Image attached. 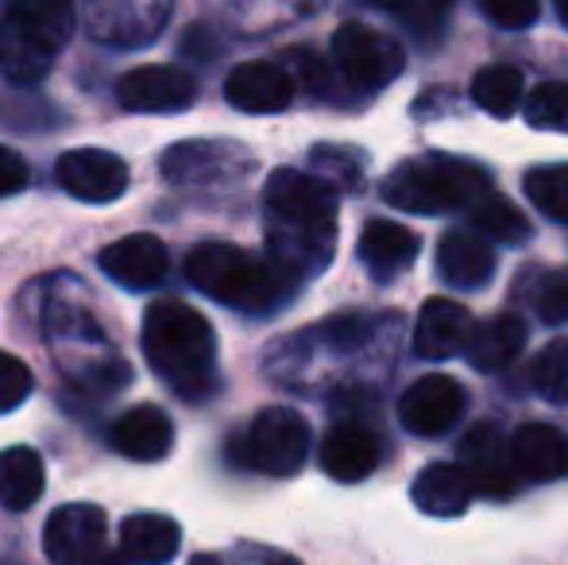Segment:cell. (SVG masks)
<instances>
[{
  "mask_svg": "<svg viewBox=\"0 0 568 565\" xmlns=\"http://www.w3.org/2000/svg\"><path fill=\"white\" fill-rule=\"evenodd\" d=\"M28 182H31L28 159H23L20 151H12V148H4V143H0V198L20 194Z\"/></svg>",
  "mask_w": 568,
  "mask_h": 565,
  "instance_id": "obj_40",
  "label": "cell"
},
{
  "mask_svg": "<svg viewBox=\"0 0 568 565\" xmlns=\"http://www.w3.org/2000/svg\"><path fill=\"white\" fill-rule=\"evenodd\" d=\"M333 249H337V225H283V221L267 225V256L298 283L325 272Z\"/></svg>",
  "mask_w": 568,
  "mask_h": 565,
  "instance_id": "obj_14",
  "label": "cell"
},
{
  "mask_svg": "<svg viewBox=\"0 0 568 565\" xmlns=\"http://www.w3.org/2000/svg\"><path fill=\"white\" fill-rule=\"evenodd\" d=\"M128 163L116 151L105 148H74L67 155H59L54 163V182H59L67 194H74L78 202H93L105 205L116 202L128 190Z\"/></svg>",
  "mask_w": 568,
  "mask_h": 565,
  "instance_id": "obj_8",
  "label": "cell"
},
{
  "mask_svg": "<svg viewBox=\"0 0 568 565\" xmlns=\"http://www.w3.org/2000/svg\"><path fill=\"white\" fill-rule=\"evenodd\" d=\"M128 113H186L197 101V78L182 67H135L116 82Z\"/></svg>",
  "mask_w": 568,
  "mask_h": 565,
  "instance_id": "obj_10",
  "label": "cell"
},
{
  "mask_svg": "<svg viewBox=\"0 0 568 565\" xmlns=\"http://www.w3.org/2000/svg\"><path fill=\"white\" fill-rule=\"evenodd\" d=\"M186 280L202 294H210L213 302L240 310V314H271L298 286V280L271 256H255V252L221 241L197 244L190 252Z\"/></svg>",
  "mask_w": 568,
  "mask_h": 565,
  "instance_id": "obj_2",
  "label": "cell"
},
{
  "mask_svg": "<svg viewBox=\"0 0 568 565\" xmlns=\"http://www.w3.org/2000/svg\"><path fill=\"white\" fill-rule=\"evenodd\" d=\"M487 12V20L495 28H507V31H523L530 23H538L541 16V0H479Z\"/></svg>",
  "mask_w": 568,
  "mask_h": 565,
  "instance_id": "obj_39",
  "label": "cell"
},
{
  "mask_svg": "<svg viewBox=\"0 0 568 565\" xmlns=\"http://www.w3.org/2000/svg\"><path fill=\"white\" fill-rule=\"evenodd\" d=\"M90 31L113 47H148L171 16V0H85Z\"/></svg>",
  "mask_w": 568,
  "mask_h": 565,
  "instance_id": "obj_12",
  "label": "cell"
},
{
  "mask_svg": "<svg viewBox=\"0 0 568 565\" xmlns=\"http://www.w3.org/2000/svg\"><path fill=\"white\" fill-rule=\"evenodd\" d=\"M333 59H337L344 82L364 93L387 90L406 67L403 43L390 39L387 31L367 28V23H359V20H348L337 28V36H333Z\"/></svg>",
  "mask_w": 568,
  "mask_h": 565,
  "instance_id": "obj_4",
  "label": "cell"
},
{
  "mask_svg": "<svg viewBox=\"0 0 568 565\" xmlns=\"http://www.w3.org/2000/svg\"><path fill=\"white\" fill-rule=\"evenodd\" d=\"M286 62L294 67V70H286V74L298 78L302 90L317 93V98H329V93H333V70H329V62H325L317 51H306V47H298V51H286Z\"/></svg>",
  "mask_w": 568,
  "mask_h": 565,
  "instance_id": "obj_37",
  "label": "cell"
},
{
  "mask_svg": "<svg viewBox=\"0 0 568 565\" xmlns=\"http://www.w3.org/2000/svg\"><path fill=\"white\" fill-rule=\"evenodd\" d=\"M0 8L54 51L74 39V0H0Z\"/></svg>",
  "mask_w": 568,
  "mask_h": 565,
  "instance_id": "obj_28",
  "label": "cell"
},
{
  "mask_svg": "<svg viewBox=\"0 0 568 565\" xmlns=\"http://www.w3.org/2000/svg\"><path fill=\"white\" fill-rule=\"evenodd\" d=\"M464 407H468L464 387L445 372H434V376H422L406 387L403 400H398V418L410 434L442 437L460 423Z\"/></svg>",
  "mask_w": 568,
  "mask_h": 565,
  "instance_id": "obj_9",
  "label": "cell"
},
{
  "mask_svg": "<svg viewBox=\"0 0 568 565\" xmlns=\"http://www.w3.org/2000/svg\"><path fill=\"white\" fill-rule=\"evenodd\" d=\"M471 101H476L484 113L499 117H515V109L523 105V70L515 67H484L471 78Z\"/></svg>",
  "mask_w": 568,
  "mask_h": 565,
  "instance_id": "obj_29",
  "label": "cell"
},
{
  "mask_svg": "<svg viewBox=\"0 0 568 565\" xmlns=\"http://www.w3.org/2000/svg\"><path fill=\"white\" fill-rule=\"evenodd\" d=\"M43 457L31 445H12L0 453V504L8 512H28L43 496Z\"/></svg>",
  "mask_w": 568,
  "mask_h": 565,
  "instance_id": "obj_27",
  "label": "cell"
},
{
  "mask_svg": "<svg viewBox=\"0 0 568 565\" xmlns=\"http://www.w3.org/2000/svg\"><path fill=\"white\" fill-rule=\"evenodd\" d=\"M484 190H491V174L484 167L434 151V155L398 163L383 179V202L403 213L434 218V213L468 210Z\"/></svg>",
  "mask_w": 568,
  "mask_h": 565,
  "instance_id": "obj_3",
  "label": "cell"
},
{
  "mask_svg": "<svg viewBox=\"0 0 568 565\" xmlns=\"http://www.w3.org/2000/svg\"><path fill=\"white\" fill-rule=\"evenodd\" d=\"M534 387L541 400L549 403H568V337L549 341L534 361Z\"/></svg>",
  "mask_w": 568,
  "mask_h": 565,
  "instance_id": "obj_34",
  "label": "cell"
},
{
  "mask_svg": "<svg viewBox=\"0 0 568 565\" xmlns=\"http://www.w3.org/2000/svg\"><path fill=\"white\" fill-rule=\"evenodd\" d=\"M263 205L267 218L283 225H337L341 190L325 174L278 167L263 186Z\"/></svg>",
  "mask_w": 568,
  "mask_h": 565,
  "instance_id": "obj_6",
  "label": "cell"
},
{
  "mask_svg": "<svg viewBox=\"0 0 568 565\" xmlns=\"http://www.w3.org/2000/svg\"><path fill=\"white\" fill-rule=\"evenodd\" d=\"M182 546V531L171 515L140 512L120 523V554L128 562H171Z\"/></svg>",
  "mask_w": 568,
  "mask_h": 565,
  "instance_id": "obj_26",
  "label": "cell"
},
{
  "mask_svg": "<svg viewBox=\"0 0 568 565\" xmlns=\"http://www.w3.org/2000/svg\"><path fill=\"white\" fill-rule=\"evenodd\" d=\"M31 392H36L31 369L20 361V356L0 349V415H12L16 407H23V403L31 400Z\"/></svg>",
  "mask_w": 568,
  "mask_h": 565,
  "instance_id": "obj_36",
  "label": "cell"
},
{
  "mask_svg": "<svg viewBox=\"0 0 568 565\" xmlns=\"http://www.w3.org/2000/svg\"><path fill=\"white\" fill-rule=\"evenodd\" d=\"M523 117L530 129L565 132L568 137V82H541L538 90L523 101Z\"/></svg>",
  "mask_w": 568,
  "mask_h": 565,
  "instance_id": "obj_32",
  "label": "cell"
},
{
  "mask_svg": "<svg viewBox=\"0 0 568 565\" xmlns=\"http://www.w3.org/2000/svg\"><path fill=\"white\" fill-rule=\"evenodd\" d=\"M54 47L0 12V78L12 85H39L54 67Z\"/></svg>",
  "mask_w": 568,
  "mask_h": 565,
  "instance_id": "obj_22",
  "label": "cell"
},
{
  "mask_svg": "<svg viewBox=\"0 0 568 565\" xmlns=\"http://www.w3.org/2000/svg\"><path fill=\"white\" fill-rule=\"evenodd\" d=\"M105 535L109 519L98 504H67L59 512H51L43 527V551L51 562L74 565V562H93L105 554Z\"/></svg>",
  "mask_w": 568,
  "mask_h": 565,
  "instance_id": "obj_11",
  "label": "cell"
},
{
  "mask_svg": "<svg viewBox=\"0 0 568 565\" xmlns=\"http://www.w3.org/2000/svg\"><path fill=\"white\" fill-rule=\"evenodd\" d=\"M523 190L546 218L568 221V163H541L523 174Z\"/></svg>",
  "mask_w": 568,
  "mask_h": 565,
  "instance_id": "obj_31",
  "label": "cell"
},
{
  "mask_svg": "<svg viewBox=\"0 0 568 565\" xmlns=\"http://www.w3.org/2000/svg\"><path fill=\"white\" fill-rule=\"evenodd\" d=\"M510 453V473L526 484H546L565 476L568 468V442L561 430L546 423H526L515 430V437H507Z\"/></svg>",
  "mask_w": 568,
  "mask_h": 565,
  "instance_id": "obj_16",
  "label": "cell"
},
{
  "mask_svg": "<svg viewBox=\"0 0 568 565\" xmlns=\"http://www.w3.org/2000/svg\"><path fill=\"white\" fill-rule=\"evenodd\" d=\"M225 98L232 109L252 117L283 113L294 101V78L278 62H240L225 78Z\"/></svg>",
  "mask_w": 568,
  "mask_h": 565,
  "instance_id": "obj_15",
  "label": "cell"
},
{
  "mask_svg": "<svg viewBox=\"0 0 568 565\" xmlns=\"http://www.w3.org/2000/svg\"><path fill=\"white\" fill-rule=\"evenodd\" d=\"M255 167L252 151L232 140H182L159 159V171L174 186H225Z\"/></svg>",
  "mask_w": 568,
  "mask_h": 565,
  "instance_id": "obj_7",
  "label": "cell"
},
{
  "mask_svg": "<svg viewBox=\"0 0 568 565\" xmlns=\"http://www.w3.org/2000/svg\"><path fill=\"white\" fill-rule=\"evenodd\" d=\"M143 356L179 400L202 403L217 392V337L194 306L179 299L151 302L143 314Z\"/></svg>",
  "mask_w": 568,
  "mask_h": 565,
  "instance_id": "obj_1",
  "label": "cell"
},
{
  "mask_svg": "<svg viewBox=\"0 0 568 565\" xmlns=\"http://www.w3.org/2000/svg\"><path fill=\"white\" fill-rule=\"evenodd\" d=\"M310 159H314V171L325 174L337 190H352V186H359V179H364V159L348 148L317 143V148L310 151Z\"/></svg>",
  "mask_w": 568,
  "mask_h": 565,
  "instance_id": "obj_35",
  "label": "cell"
},
{
  "mask_svg": "<svg viewBox=\"0 0 568 565\" xmlns=\"http://www.w3.org/2000/svg\"><path fill=\"white\" fill-rule=\"evenodd\" d=\"M468 210H471V225H476V233L491 236V241L515 244V241H526V236H530V221H526V213L518 210V205H510L507 198L491 194V190H484Z\"/></svg>",
  "mask_w": 568,
  "mask_h": 565,
  "instance_id": "obj_30",
  "label": "cell"
},
{
  "mask_svg": "<svg viewBox=\"0 0 568 565\" xmlns=\"http://www.w3.org/2000/svg\"><path fill=\"white\" fill-rule=\"evenodd\" d=\"M98 264L109 280L128 286V291H148V286L163 283L166 275V244L151 233H132L109 244L98 256Z\"/></svg>",
  "mask_w": 568,
  "mask_h": 565,
  "instance_id": "obj_17",
  "label": "cell"
},
{
  "mask_svg": "<svg viewBox=\"0 0 568 565\" xmlns=\"http://www.w3.org/2000/svg\"><path fill=\"white\" fill-rule=\"evenodd\" d=\"M471 314L453 299H429L418 314V330H414V353L426 361H449L464 353L471 337Z\"/></svg>",
  "mask_w": 568,
  "mask_h": 565,
  "instance_id": "obj_18",
  "label": "cell"
},
{
  "mask_svg": "<svg viewBox=\"0 0 568 565\" xmlns=\"http://www.w3.org/2000/svg\"><path fill=\"white\" fill-rule=\"evenodd\" d=\"M418 249H422L418 236L406 225H395V221H367L364 233H359V260L372 272V280L379 283L398 280L406 268H414Z\"/></svg>",
  "mask_w": 568,
  "mask_h": 565,
  "instance_id": "obj_21",
  "label": "cell"
},
{
  "mask_svg": "<svg viewBox=\"0 0 568 565\" xmlns=\"http://www.w3.org/2000/svg\"><path fill=\"white\" fill-rule=\"evenodd\" d=\"M460 468L468 473L471 488L487 500H507L515 492V473H510L507 434L499 423H476L460 437Z\"/></svg>",
  "mask_w": 568,
  "mask_h": 565,
  "instance_id": "obj_13",
  "label": "cell"
},
{
  "mask_svg": "<svg viewBox=\"0 0 568 565\" xmlns=\"http://www.w3.org/2000/svg\"><path fill=\"white\" fill-rule=\"evenodd\" d=\"M379 4L383 12L398 16L414 36L422 39H437L445 31V20H449V8L453 0H372Z\"/></svg>",
  "mask_w": 568,
  "mask_h": 565,
  "instance_id": "obj_33",
  "label": "cell"
},
{
  "mask_svg": "<svg viewBox=\"0 0 568 565\" xmlns=\"http://www.w3.org/2000/svg\"><path fill=\"white\" fill-rule=\"evenodd\" d=\"M476 496L468 473L453 461H437V465L422 468V476L414 481L410 500L422 515H434V519H453V515H464Z\"/></svg>",
  "mask_w": 568,
  "mask_h": 565,
  "instance_id": "obj_25",
  "label": "cell"
},
{
  "mask_svg": "<svg viewBox=\"0 0 568 565\" xmlns=\"http://www.w3.org/2000/svg\"><path fill=\"white\" fill-rule=\"evenodd\" d=\"M554 8H557V16H561V23L568 28V0H554Z\"/></svg>",
  "mask_w": 568,
  "mask_h": 565,
  "instance_id": "obj_41",
  "label": "cell"
},
{
  "mask_svg": "<svg viewBox=\"0 0 568 565\" xmlns=\"http://www.w3.org/2000/svg\"><path fill=\"white\" fill-rule=\"evenodd\" d=\"M526 337H530V330H526L523 317L495 314L484 325H471V337L464 345V353H468V364L476 372H503L523 356Z\"/></svg>",
  "mask_w": 568,
  "mask_h": 565,
  "instance_id": "obj_24",
  "label": "cell"
},
{
  "mask_svg": "<svg viewBox=\"0 0 568 565\" xmlns=\"http://www.w3.org/2000/svg\"><path fill=\"white\" fill-rule=\"evenodd\" d=\"M109 442L128 461H143V465L148 461H163L174 445V423L159 407L140 403V407L124 411L116 418L113 430H109Z\"/></svg>",
  "mask_w": 568,
  "mask_h": 565,
  "instance_id": "obj_20",
  "label": "cell"
},
{
  "mask_svg": "<svg viewBox=\"0 0 568 565\" xmlns=\"http://www.w3.org/2000/svg\"><path fill=\"white\" fill-rule=\"evenodd\" d=\"M534 306L541 322H568V272H546L534 286Z\"/></svg>",
  "mask_w": 568,
  "mask_h": 565,
  "instance_id": "obj_38",
  "label": "cell"
},
{
  "mask_svg": "<svg viewBox=\"0 0 568 565\" xmlns=\"http://www.w3.org/2000/svg\"><path fill=\"white\" fill-rule=\"evenodd\" d=\"M437 275L449 286H464V291H476L495 275V252L484 241V233H453L442 236L437 244Z\"/></svg>",
  "mask_w": 568,
  "mask_h": 565,
  "instance_id": "obj_23",
  "label": "cell"
},
{
  "mask_svg": "<svg viewBox=\"0 0 568 565\" xmlns=\"http://www.w3.org/2000/svg\"><path fill=\"white\" fill-rule=\"evenodd\" d=\"M317 457H322V468L333 476V481L356 484V481H364V476L375 473V465H379V457H383V445L367 426L341 423L325 434L322 453H317Z\"/></svg>",
  "mask_w": 568,
  "mask_h": 565,
  "instance_id": "obj_19",
  "label": "cell"
},
{
  "mask_svg": "<svg viewBox=\"0 0 568 565\" xmlns=\"http://www.w3.org/2000/svg\"><path fill=\"white\" fill-rule=\"evenodd\" d=\"M310 457V423L291 407H267L244 434V461L267 476H291Z\"/></svg>",
  "mask_w": 568,
  "mask_h": 565,
  "instance_id": "obj_5",
  "label": "cell"
}]
</instances>
